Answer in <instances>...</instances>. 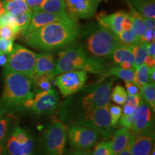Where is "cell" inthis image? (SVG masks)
<instances>
[{
  "label": "cell",
  "mask_w": 155,
  "mask_h": 155,
  "mask_svg": "<svg viewBox=\"0 0 155 155\" xmlns=\"http://www.w3.org/2000/svg\"><path fill=\"white\" fill-rule=\"evenodd\" d=\"M155 38V30H146L144 35L140 38L139 41L144 42V43H150V42L154 41Z\"/></svg>",
  "instance_id": "41"
},
{
  "label": "cell",
  "mask_w": 155,
  "mask_h": 155,
  "mask_svg": "<svg viewBox=\"0 0 155 155\" xmlns=\"http://www.w3.org/2000/svg\"><path fill=\"white\" fill-rule=\"evenodd\" d=\"M129 3L134 8H137L141 16L144 18H155L154 0H131Z\"/></svg>",
  "instance_id": "21"
},
{
  "label": "cell",
  "mask_w": 155,
  "mask_h": 155,
  "mask_svg": "<svg viewBox=\"0 0 155 155\" xmlns=\"http://www.w3.org/2000/svg\"><path fill=\"white\" fill-rule=\"evenodd\" d=\"M0 38L14 40L17 38V35L14 29L9 25L0 26Z\"/></svg>",
  "instance_id": "36"
},
{
  "label": "cell",
  "mask_w": 155,
  "mask_h": 155,
  "mask_svg": "<svg viewBox=\"0 0 155 155\" xmlns=\"http://www.w3.org/2000/svg\"><path fill=\"white\" fill-rule=\"evenodd\" d=\"M69 155H90V154L84 150H77L74 151V152H71Z\"/></svg>",
  "instance_id": "53"
},
{
  "label": "cell",
  "mask_w": 155,
  "mask_h": 155,
  "mask_svg": "<svg viewBox=\"0 0 155 155\" xmlns=\"http://www.w3.org/2000/svg\"><path fill=\"white\" fill-rule=\"evenodd\" d=\"M76 124L94 129L98 134L106 139L111 137L114 129L111 125L108 106L96 108L85 113L84 117L78 119Z\"/></svg>",
  "instance_id": "7"
},
{
  "label": "cell",
  "mask_w": 155,
  "mask_h": 155,
  "mask_svg": "<svg viewBox=\"0 0 155 155\" xmlns=\"http://www.w3.org/2000/svg\"><path fill=\"white\" fill-rule=\"evenodd\" d=\"M54 83L64 97L78 92L83 88L88 75L85 71H71L56 75Z\"/></svg>",
  "instance_id": "9"
},
{
  "label": "cell",
  "mask_w": 155,
  "mask_h": 155,
  "mask_svg": "<svg viewBox=\"0 0 155 155\" xmlns=\"http://www.w3.org/2000/svg\"><path fill=\"white\" fill-rule=\"evenodd\" d=\"M25 1H26L28 7L30 8L31 12H32V9L38 7L41 4L42 0H25Z\"/></svg>",
  "instance_id": "44"
},
{
  "label": "cell",
  "mask_w": 155,
  "mask_h": 155,
  "mask_svg": "<svg viewBox=\"0 0 155 155\" xmlns=\"http://www.w3.org/2000/svg\"><path fill=\"white\" fill-rule=\"evenodd\" d=\"M150 155H155V149H154V146L153 147V148H152V151H151Z\"/></svg>",
  "instance_id": "56"
},
{
  "label": "cell",
  "mask_w": 155,
  "mask_h": 155,
  "mask_svg": "<svg viewBox=\"0 0 155 155\" xmlns=\"http://www.w3.org/2000/svg\"><path fill=\"white\" fill-rule=\"evenodd\" d=\"M12 15L8 12H5L0 15V26L9 25L11 22Z\"/></svg>",
  "instance_id": "43"
},
{
  "label": "cell",
  "mask_w": 155,
  "mask_h": 155,
  "mask_svg": "<svg viewBox=\"0 0 155 155\" xmlns=\"http://www.w3.org/2000/svg\"><path fill=\"white\" fill-rule=\"evenodd\" d=\"M66 139L65 125L59 120H53L42 137L43 155H64Z\"/></svg>",
  "instance_id": "6"
},
{
  "label": "cell",
  "mask_w": 155,
  "mask_h": 155,
  "mask_svg": "<svg viewBox=\"0 0 155 155\" xmlns=\"http://www.w3.org/2000/svg\"><path fill=\"white\" fill-rule=\"evenodd\" d=\"M118 155H131L130 150V142H129V144H128V146L126 147L124 150H122Z\"/></svg>",
  "instance_id": "52"
},
{
  "label": "cell",
  "mask_w": 155,
  "mask_h": 155,
  "mask_svg": "<svg viewBox=\"0 0 155 155\" xmlns=\"http://www.w3.org/2000/svg\"><path fill=\"white\" fill-rule=\"evenodd\" d=\"M129 47L131 48L134 58V66L137 68V67L144 64V59L147 55V44L138 41L134 44L129 45Z\"/></svg>",
  "instance_id": "26"
},
{
  "label": "cell",
  "mask_w": 155,
  "mask_h": 155,
  "mask_svg": "<svg viewBox=\"0 0 155 155\" xmlns=\"http://www.w3.org/2000/svg\"><path fill=\"white\" fill-rule=\"evenodd\" d=\"M80 32V26L71 19L53 22L24 35V42L40 51L50 52L73 43Z\"/></svg>",
  "instance_id": "1"
},
{
  "label": "cell",
  "mask_w": 155,
  "mask_h": 155,
  "mask_svg": "<svg viewBox=\"0 0 155 155\" xmlns=\"http://www.w3.org/2000/svg\"><path fill=\"white\" fill-rule=\"evenodd\" d=\"M7 114H0V141L5 140L8 131L9 119Z\"/></svg>",
  "instance_id": "35"
},
{
  "label": "cell",
  "mask_w": 155,
  "mask_h": 155,
  "mask_svg": "<svg viewBox=\"0 0 155 155\" xmlns=\"http://www.w3.org/2000/svg\"><path fill=\"white\" fill-rule=\"evenodd\" d=\"M7 61V54L0 51V66H5Z\"/></svg>",
  "instance_id": "50"
},
{
  "label": "cell",
  "mask_w": 155,
  "mask_h": 155,
  "mask_svg": "<svg viewBox=\"0 0 155 155\" xmlns=\"http://www.w3.org/2000/svg\"><path fill=\"white\" fill-rule=\"evenodd\" d=\"M5 12V7H4V3L3 2L0 1V15L4 14Z\"/></svg>",
  "instance_id": "55"
},
{
  "label": "cell",
  "mask_w": 155,
  "mask_h": 155,
  "mask_svg": "<svg viewBox=\"0 0 155 155\" xmlns=\"http://www.w3.org/2000/svg\"><path fill=\"white\" fill-rule=\"evenodd\" d=\"M154 146V128L141 134L131 133L130 140L131 155H150Z\"/></svg>",
  "instance_id": "14"
},
{
  "label": "cell",
  "mask_w": 155,
  "mask_h": 155,
  "mask_svg": "<svg viewBox=\"0 0 155 155\" xmlns=\"http://www.w3.org/2000/svg\"><path fill=\"white\" fill-rule=\"evenodd\" d=\"M36 55L28 48L15 44L11 53L7 54V61L4 66V71L20 73L32 81Z\"/></svg>",
  "instance_id": "4"
},
{
  "label": "cell",
  "mask_w": 155,
  "mask_h": 155,
  "mask_svg": "<svg viewBox=\"0 0 155 155\" xmlns=\"http://www.w3.org/2000/svg\"><path fill=\"white\" fill-rule=\"evenodd\" d=\"M3 3L6 12L12 15L31 11L25 0H8L4 1Z\"/></svg>",
  "instance_id": "27"
},
{
  "label": "cell",
  "mask_w": 155,
  "mask_h": 155,
  "mask_svg": "<svg viewBox=\"0 0 155 155\" xmlns=\"http://www.w3.org/2000/svg\"><path fill=\"white\" fill-rule=\"evenodd\" d=\"M146 30H155V21L154 19L144 18Z\"/></svg>",
  "instance_id": "47"
},
{
  "label": "cell",
  "mask_w": 155,
  "mask_h": 155,
  "mask_svg": "<svg viewBox=\"0 0 155 155\" xmlns=\"http://www.w3.org/2000/svg\"><path fill=\"white\" fill-rule=\"evenodd\" d=\"M5 148L9 155H32L34 140L30 134L16 127L12 131Z\"/></svg>",
  "instance_id": "8"
},
{
  "label": "cell",
  "mask_w": 155,
  "mask_h": 155,
  "mask_svg": "<svg viewBox=\"0 0 155 155\" xmlns=\"http://www.w3.org/2000/svg\"><path fill=\"white\" fill-rule=\"evenodd\" d=\"M118 40L119 42L123 45H132L139 41V39L137 37V34L131 28L130 30L124 31L122 30L120 33L117 35Z\"/></svg>",
  "instance_id": "30"
},
{
  "label": "cell",
  "mask_w": 155,
  "mask_h": 155,
  "mask_svg": "<svg viewBox=\"0 0 155 155\" xmlns=\"http://www.w3.org/2000/svg\"><path fill=\"white\" fill-rule=\"evenodd\" d=\"M108 111H109L110 116H111L112 127H115L122 115V108L118 105L109 104Z\"/></svg>",
  "instance_id": "34"
},
{
  "label": "cell",
  "mask_w": 155,
  "mask_h": 155,
  "mask_svg": "<svg viewBox=\"0 0 155 155\" xmlns=\"http://www.w3.org/2000/svg\"><path fill=\"white\" fill-rule=\"evenodd\" d=\"M113 81L112 79L101 83L83 97L82 108L84 110V113L92 111L96 108L109 105Z\"/></svg>",
  "instance_id": "11"
},
{
  "label": "cell",
  "mask_w": 155,
  "mask_h": 155,
  "mask_svg": "<svg viewBox=\"0 0 155 155\" xmlns=\"http://www.w3.org/2000/svg\"><path fill=\"white\" fill-rule=\"evenodd\" d=\"M150 82L149 81V68L147 67L144 64H142L140 66L137 67L135 70L134 83L137 85L139 88Z\"/></svg>",
  "instance_id": "29"
},
{
  "label": "cell",
  "mask_w": 155,
  "mask_h": 155,
  "mask_svg": "<svg viewBox=\"0 0 155 155\" xmlns=\"http://www.w3.org/2000/svg\"><path fill=\"white\" fill-rule=\"evenodd\" d=\"M127 2L131 10L130 14L131 20H132V29L140 40V38L144 35L145 31H146L144 18L141 16L139 12H137V9L134 8V7L129 3V1H127Z\"/></svg>",
  "instance_id": "24"
},
{
  "label": "cell",
  "mask_w": 155,
  "mask_h": 155,
  "mask_svg": "<svg viewBox=\"0 0 155 155\" xmlns=\"http://www.w3.org/2000/svg\"><path fill=\"white\" fill-rule=\"evenodd\" d=\"M152 110L141 96L140 103L135 112V120L133 127L131 128L132 134H141L150 130L153 128Z\"/></svg>",
  "instance_id": "15"
},
{
  "label": "cell",
  "mask_w": 155,
  "mask_h": 155,
  "mask_svg": "<svg viewBox=\"0 0 155 155\" xmlns=\"http://www.w3.org/2000/svg\"><path fill=\"white\" fill-rule=\"evenodd\" d=\"M141 96L150 106L152 111H155V86L154 83L148 82L141 87Z\"/></svg>",
  "instance_id": "28"
},
{
  "label": "cell",
  "mask_w": 155,
  "mask_h": 155,
  "mask_svg": "<svg viewBox=\"0 0 155 155\" xmlns=\"http://www.w3.org/2000/svg\"><path fill=\"white\" fill-rule=\"evenodd\" d=\"M54 76L51 75L45 74L40 75V76L35 78L32 81L35 83V85L38 87L42 91L50 90L52 88L51 82L53 81Z\"/></svg>",
  "instance_id": "31"
},
{
  "label": "cell",
  "mask_w": 155,
  "mask_h": 155,
  "mask_svg": "<svg viewBox=\"0 0 155 155\" xmlns=\"http://www.w3.org/2000/svg\"><path fill=\"white\" fill-rule=\"evenodd\" d=\"M91 155H113L111 141H103L98 143Z\"/></svg>",
  "instance_id": "33"
},
{
  "label": "cell",
  "mask_w": 155,
  "mask_h": 155,
  "mask_svg": "<svg viewBox=\"0 0 155 155\" xmlns=\"http://www.w3.org/2000/svg\"><path fill=\"white\" fill-rule=\"evenodd\" d=\"M144 64L147 67H148L149 68L155 66V58L147 55L144 59Z\"/></svg>",
  "instance_id": "45"
},
{
  "label": "cell",
  "mask_w": 155,
  "mask_h": 155,
  "mask_svg": "<svg viewBox=\"0 0 155 155\" xmlns=\"http://www.w3.org/2000/svg\"><path fill=\"white\" fill-rule=\"evenodd\" d=\"M98 133L86 126L73 124L68 129L70 144L77 150H88L96 144Z\"/></svg>",
  "instance_id": "10"
},
{
  "label": "cell",
  "mask_w": 155,
  "mask_h": 155,
  "mask_svg": "<svg viewBox=\"0 0 155 155\" xmlns=\"http://www.w3.org/2000/svg\"><path fill=\"white\" fill-rule=\"evenodd\" d=\"M5 83L0 98V114L24 109L26 101L33 98L32 80L20 73L4 71Z\"/></svg>",
  "instance_id": "2"
},
{
  "label": "cell",
  "mask_w": 155,
  "mask_h": 155,
  "mask_svg": "<svg viewBox=\"0 0 155 155\" xmlns=\"http://www.w3.org/2000/svg\"><path fill=\"white\" fill-rule=\"evenodd\" d=\"M131 132L130 129L121 128L118 129L113 136L111 147L113 155H118L128 146L131 140Z\"/></svg>",
  "instance_id": "19"
},
{
  "label": "cell",
  "mask_w": 155,
  "mask_h": 155,
  "mask_svg": "<svg viewBox=\"0 0 155 155\" xmlns=\"http://www.w3.org/2000/svg\"><path fill=\"white\" fill-rule=\"evenodd\" d=\"M59 96L53 89L40 91L34 98V105L32 110L38 115H45L53 113L57 108Z\"/></svg>",
  "instance_id": "13"
},
{
  "label": "cell",
  "mask_w": 155,
  "mask_h": 155,
  "mask_svg": "<svg viewBox=\"0 0 155 155\" xmlns=\"http://www.w3.org/2000/svg\"><path fill=\"white\" fill-rule=\"evenodd\" d=\"M12 15V14H11ZM31 17H32V12H24L16 15H12L11 22L9 26L14 29L17 37L20 35L25 33L30 25Z\"/></svg>",
  "instance_id": "20"
},
{
  "label": "cell",
  "mask_w": 155,
  "mask_h": 155,
  "mask_svg": "<svg viewBox=\"0 0 155 155\" xmlns=\"http://www.w3.org/2000/svg\"><path fill=\"white\" fill-rule=\"evenodd\" d=\"M149 81L155 84V66L149 68Z\"/></svg>",
  "instance_id": "49"
},
{
  "label": "cell",
  "mask_w": 155,
  "mask_h": 155,
  "mask_svg": "<svg viewBox=\"0 0 155 155\" xmlns=\"http://www.w3.org/2000/svg\"><path fill=\"white\" fill-rule=\"evenodd\" d=\"M122 30L128 31L130 30L132 28V20H131V17L130 12L127 13L126 12L123 21H122L121 24Z\"/></svg>",
  "instance_id": "42"
},
{
  "label": "cell",
  "mask_w": 155,
  "mask_h": 155,
  "mask_svg": "<svg viewBox=\"0 0 155 155\" xmlns=\"http://www.w3.org/2000/svg\"><path fill=\"white\" fill-rule=\"evenodd\" d=\"M13 47H14V42L12 40L0 38V51L4 53L9 54L12 52Z\"/></svg>",
  "instance_id": "38"
},
{
  "label": "cell",
  "mask_w": 155,
  "mask_h": 155,
  "mask_svg": "<svg viewBox=\"0 0 155 155\" xmlns=\"http://www.w3.org/2000/svg\"><path fill=\"white\" fill-rule=\"evenodd\" d=\"M127 94L125 88L121 85L114 87L111 93V99L118 105H123L127 98Z\"/></svg>",
  "instance_id": "32"
},
{
  "label": "cell",
  "mask_w": 155,
  "mask_h": 155,
  "mask_svg": "<svg viewBox=\"0 0 155 155\" xmlns=\"http://www.w3.org/2000/svg\"><path fill=\"white\" fill-rule=\"evenodd\" d=\"M147 55L155 58V42L152 41L147 44Z\"/></svg>",
  "instance_id": "46"
},
{
  "label": "cell",
  "mask_w": 155,
  "mask_h": 155,
  "mask_svg": "<svg viewBox=\"0 0 155 155\" xmlns=\"http://www.w3.org/2000/svg\"><path fill=\"white\" fill-rule=\"evenodd\" d=\"M55 58L50 53H39L36 55L35 68L33 78L40 75L48 74L55 77Z\"/></svg>",
  "instance_id": "18"
},
{
  "label": "cell",
  "mask_w": 155,
  "mask_h": 155,
  "mask_svg": "<svg viewBox=\"0 0 155 155\" xmlns=\"http://www.w3.org/2000/svg\"><path fill=\"white\" fill-rule=\"evenodd\" d=\"M125 88L127 94L132 96H141V89L134 82H125Z\"/></svg>",
  "instance_id": "39"
},
{
  "label": "cell",
  "mask_w": 155,
  "mask_h": 155,
  "mask_svg": "<svg viewBox=\"0 0 155 155\" xmlns=\"http://www.w3.org/2000/svg\"><path fill=\"white\" fill-rule=\"evenodd\" d=\"M125 14L126 12L123 11L116 12L111 15H106V12H101L96 15V18L101 25L110 30L117 36L122 31L121 24Z\"/></svg>",
  "instance_id": "17"
},
{
  "label": "cell",
  "mask_w": 155,
  "mask_h": 155,
  "mask_svg": "<svg viewBox=\"0 0 155 155\" xmlns=\"http://www.w3.org/2000/svg\"><path fill=\"white\" fill-rule=\"evenodd\" d=\"M117 36L102 25L93 30L86 40L87 48L96 58H110L119 45Z\"/></svg>",
  "instance_id": "3"
},
{
  "label": "cell",
  "mask_w": 155,
  "mask_h": 155,
  "mask_svg": "<svg viewBox=\"0 0 155 155\" xmlns=\"http://www.w3.org/2000/svg\"><path fill=\"white\" fill-rule=\"evenodd\" d=\"M119 66L121 67V68L125 69V70H129V69L135 68L134 66V64L129 63V62H124V63L120 64Z\"/></svg>",
  "instance_id": "51"
},
{
  "label": "cell",
  "mask_w": 155,
  "mask_h": 155,
  "mask_svg": "<svg viewBox=\"0 0 155 155\" xmlns=\"http://www.w3.org/2000/svg\"><path fill=\"white\" fill-rule=\"evenodd\" d=\"M111 57H112L114 63L118 65H120L124 62H129L132 64L134 63V58L132 51L128 45L120 44L114 50Z\"/></svg>",
  "instance_id": "22"
},
{
  "label": "cell",
  "mask_w": 155,
  "mask_h": 155,
  "mask_svg": "<svg viewBox=\"0 0 155 155\" xmlns=\"http://www.w3.org/2000/svg\"><path fill=\"white\" fill-rule=\"evenodd\" d=\"M6 152L5 140L0 141V155H5Z\"/></svg>",
  "instance_id": "54"
},
{
  "label": "cell",
  "mask_w": 155,
  "mask_h": 155,
  "mask_svg": "<svg viewBox=\"0 0 155 155\" xmlns=\"http://www.w3.org/2000/svg\"><path fill=\"white\" fill-rule=\"evenodd\" d=\"M92 58L87 57L81 47L72 46L65 48L58 53L55 76L71 71H85L87 72Z\"/></svg>",
  "instance_id": "5"
},
{
  "label": "cell",
  "mask_w": 155,
  "mask_h": 155,
  "mask_svg": "<svg viewBox=\"0 0 155 155\" xmlns=\"http://www.w3.org/2000/svg\"><path fill=\"white\" fill-rule=\"evenodd\" d=\"M137 110L132 106L127 105V104H123V109H122V113L124 114H131L134 113Z\"/></svg>",
  "instance_id": "48"
},
{
  "label": "cell",
  "mask_w": 155,
  "mask_h": 155,
  "mask_svg": "<svg viewBox=\"0 0 155 155\" xmlns=\"http://www.w3.org/2000/svg\"><path fill=\"white\" fill-rule=\"evenodd\" d=\"M66 5L64 0H42L38 7L32 9V12L41 11L46 12L58 13L65 12Z\"/></svg>",
  "instance_id": "23"
},
{
  "label": "cell",
  "mask_w": 155,
  "mask_h": 155,
  "mask_svg": "<svg viewBox=\"0 0 155 155\" xmlns=\"http://www.w3.org/2000/svg\"><path fill=\"white\" fill-rule=\"evenodd\" d=\"M68 19L71 18L67 15V13H65V12L58 13L46 12L41 11L32 12L30 25H29L28 28L25 32V33L23 34V36L27 35L33 31L38 30V28L50 24L51 22Z\"/></svg>",
  "instance_id": "16"
},
{
  "label": "cell",
  "mask_w": 155,
  "mask_h": 155,
  "mask_svg": "<svg viewBox=\"0 0 155 155\" xmlns=\"http://www.w3.org/2000/svg\"><path fill=\"white\" fill-rule=\"evenodd\" d=\"M140 99L141 96H132V95L128 94L124 104H127V105L132 106L133 108H134L137 110L139 105V103H140Z\"/></svg>",
  "instance_id": "40"
},
{
  "label": "cell",
  "mask_w": 155,
  "mask_h": 155,
  "mask_svg": "<svg viewBox=\"0 0 155 155\" xmlns=\"http://www.w3.org/2000/svg\"><path fill=\"white\" fill-rule=\"evenodd\" d=\"M135 70L136 68L125 70L121 68L120 66H114L110 68L109 69L106 71L104 72V76H106V75H114V76L124 81L125 82L134 83Z\"/></svg>",
  "instance_id": "25"
},
{
  "label": "cell",
  "mask_w": 155,
  "mask_h": 155,
  "mask_svg": "<svg viewBox=\"0 0 155 155\" xmlns=\"http://www.w3.org/2000/svg\"><path fill=\"white\" fill-rule=\"evenodd\" d=\"M67 15L72 20L88 19L94 16L102 0H64Z\"/></svg>",
  "instance_id": "12"
},
{
  "label": "cell",
  "mask_w": 155,
  "mask_h": 155,
  "mask_svg": "<svg viewBox=\"0 0 155 155\" xmlns=\"http://www.w3.org/2000/svg\"><path fill=\"white\" fill-rule=\"evenodd\" d=\"M120 124L127 129H131L134 124L135 112L131 114H123L120 118Z\"/></svg>",
  "instance_id": "37"
}]
</instances>
